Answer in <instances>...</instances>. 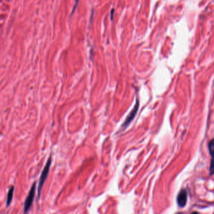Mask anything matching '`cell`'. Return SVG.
Returning a JSON list of instances; mask_svg holds the SVG:
<instances>
[{"mask_svg": "<svg viewBox=\"0 0 214 214\" xmlns=\"http://www.w3.org/2000/svg\"><path fill=\"white\" fill-rule=\"evenodd\" d=\"M36 182L33 183V184L31 186V189H30L29 194L28 195L27 199H26L25 202V206H24V213L25 214H27L29 210L31 208V205L33 202L34 199H35V192H36Z\"/></svg>", "mask_w": 214, "mask_h": 214, "instance_id": "obj_2", "label": "cell"}, {"mask_svg": "<svg viewBox=\"0 0 214 214\" xmlns=\"http://www.w3.org/2000/svg\"><path fill=\"white\" fill-rule=\"evenodd\" d=\"M208 150L211 157L214 159V138L211 140L208 143Z\"/></svg>", "mask_w": 214, "mask_h": 214, "instance_id": "obj_6", "label": "cell"}, {"mask_svg": "<svg viewBox=\"0 0 214 214\" xmlns=\"http://www.w3.org/2000/svg\"><path fill=\"white\" fill-rule=\"evenodd\" d=\"M214 174V159H212L211 160L210 167V175H212Z\"/></svg>", "mask_w": 214, "mask_h": 214, "instance_id": "obj_7", "label": "cell"}, {"mask_svg": "<svg viewBox=\"0 0 214 214\" xmlns=\"http://www.w3.org/2000/svg\"><path fill=\"white\" fill-rule=\"evenodd\" d=\"M139 108V102L138 101L136 100V103H135V106H134L133 110L130 111V113H129V115L127 116V118L125 120L124 123L122 125V127L124 128H127L128 125H130V123L132 122V121L133 120L134 118L136 116V113H137L138 110Z\"/></svg>", "mask_w": 214, "mask_h": 214, "instance_id": "obj_3", "label": "cell"}, {"mask_svg": "<svg viewBox=\"0 0 214 214\" xmlns=\"http://www.w3.org/2000/svg\"><path fill=\"white\" fill-rule=\"evenodd\" d=\"M191 214H200V213L197 212H192Z\"/></svg>", "mask_w": 214, "mask_h": 214, "instance_id": "obj_10", "label": "cell"}, {"mask_svg": "<svg viewBox=\"0 0 214 214\" xmlns=\"http://www.w3.org/2000/svg\"><path fill=\"white\" fill-rule=\"evenodd\" d=\"M13 192H14V187L11 186V188L9 190L7 196V201H6V205L7 207H8L10 204H11V202H12L13 197Z\"/></svg>", "mask_w": 214, "mask_h": 214, "instance_id": "obj_5", "label": "cell"}, {"mask_svg": "<svg viewBox=\"0 0 214 214\" xmlns=\"http://www.w3.org/2000/svg\"><path fill=\"white\" fill-rule=\"evenodd\" d=\"M114 12H115V10H114V9H112V10H111V20L113 19Z\"/></svg>", "mask_w": 214, "mask_h": 214, "instance_id": "obj_9", "label": "cell"}, {"mask_svg": "<svg viewBox=\"0 0 214 214\" xmlns=\"http://www.w3.org/2000/svg\"><path fill=\"white\" fill-rule=\"evenodd\" d=\"M51 164H52V157H50L48 161H47L46 163L45 166H44V169H43V172H42L41 175L40 180H39L38 187V197H40L42 188H43V185H44V182H45L47 178V177H48V174H49Z\"/></svg>", "mask_w": 214, "mask_h": 214, "instance_id": "obj_1", "label": "cell"}, {"mask_svg": "<svg viewBox=\"0 0 214 214\" xmlns=\"http://www.w3.org/2000/svg\"><path fill=\"white\" fill-rule=\"evenodd\" d=\"M177 203L180 207H184L187 202V190L182 189L179 193L177 198Z\"/></svg>", "mask_w": 214, "mask_h": 214, "instance_id": "obj_4", "label": "cell"}, {"mask_svg": "<svg viewBox=\"0 0 214 214\" xmlns=\"http://www.w3.org/2000/svg\"><path fill=\"white\" fill-rule=\"evenodd\" d=\"M78 2H79V0H75V5H74V6H73V11H72V14H73L74 11H75L76 8H77V6H78Z\"/></svg>", "mask_w": 214, "mask_h": 214, "instance_id": "obj_8", "label": "cell"}, {"mask_svg": "<svg viewBox=\"0 0 214 214\" xmlns=\"http://www.w3.org/2000/svg\"><path fill=\"white\" fill-rule=\"evenodd\" d=\"M178 214H182V213H178Z\"/></svg>", "mask_w": 214, "mask_h": 214, "instance_id": "obj_11", "label": "cell"}]
</instances>
